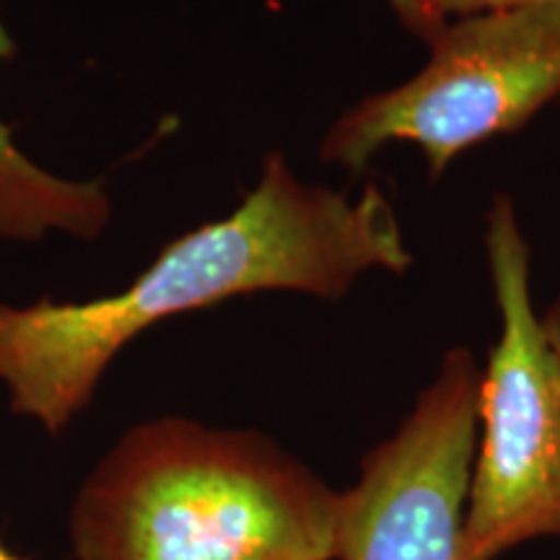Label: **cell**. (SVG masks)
<instances>
[{"instance_id": "obj_1", "label": "cell", "mask_w": 560, "mask_h": 560, "mask_svg": "<svg viewBox=\"0 0 560 560\" xmlns=\"http://www.w3.org/2000/svg\"><path fill=\"white\" fill-rule=\"evenodd\" d=\"M412 255L382 185H312L268 153L255 187L219 221L187 231L122 291L91 301H0V384L11 410L58 436L89 408L122 348L161 322L265 291L340 299L369 270Z\"/></svg>"}, {"instance_id": "obj_2", "label": "cell", "mask_w": 560, "mask_h": 560, "mask_svg": "<svg viewBox=\"0 0 560 560\" xmlns=\"http://www.w3.org/2000/svg\"><path fill=\"white\" fill-rule=\"evenodd\" d=\"M335 503L260 431L156 418L91 470L70 537L75 560H332Z\"/></svg>"}, {"instance_id": "obj_3", "label": "cell", "mask_w": 560, "mask_h": 560, "mask_svg": "<svg viewBox=\"0 0 560 560\" xmlns=\"http://www.w3.org/2000/svg\"><path fill=\"white\" fill-rule=\"evenodd\" d=\"M486 255L501 332L480 380V433L459 560L560 537V371L529 285L520 210L495 195Z\"/></svg>"}, {"instance_id": "obj_4", "label": "cell", "mask_w": 560, "mask_h": 560, "mask_svg": "<svg viewBox=\"0 0 560 560\" xmlns=\"http://www.w3.org/2000/svg\"><path fill=\"white\" fill-rule=\"evenodd\" d=\"M425 66L363 96L322 138L325 164L363 172L389 143H412L439 179L459 153L527 125L560 96V0L446 21Z\"/></svg>"}, {"instance_id": "obj_5", "label": "cell", "mask_w": 560, "mask_h": 560, "mask_svg": "<svg viewBox=\"0 0 560 560\" xmlns=\"http://www.w3.org/2000/svg\"><path fill=\"white\" fill-rule=\"evenodd\" d=\"M482 369L467 348L444 355L400 429L338 490L332 560H459L480 433Z\"/></svg>"}, {"instance_id": "obj_6", "label": "cell", "mask_w": 560, "mask_h": 560, "mask_svg": "<svg viewBox=\"0 0 560 560\" xmlns=\"http://www.w3.org/2000/svg\"><path fill=\"white\" fill-rule=\"evenodd\" d=\"M16 42L0 21V62ZM112 198L96 179H68L26 156L0 120V240L42 242L52 234L91 242L109 226Z\"/></svg>"}, {"instance_id": "obj_7", "label": "cell", "mask_w": 560, "mask_h": 560, "mask_svg": "<svg viewBox=\"0 0 560 560\" xmlns=\"http://www.w3.org/2000/svg\"><path fill=\"white\" fill-rule=\"evenodd\" d=\"M535 3H550V0H418L425 16L431 19L433 26H444L450 16L467 19L478 16V13L488 11H503V9H520V5H535Z\"/></svg>"}, {"instance_id": "obj_8", "label": "cell", "mask_w": 560, "mask_h": 560, "mask_svg": "<svg viewBox=\"0 0 560 560\" xmlns=\"http://www.w3.org/2000/svg\"><path fill=\"white\" fill-rule=\"evenodd\" d=\"M387 3H389V9L395 11V16L400 19L402 24L408 26L412 34H416V37L429 42L433 34L439 32V26L431 24V19L425 16L423 9H420L418 0H387Z\"/></svg>"}, {"instance_id": "obj_9", "label": "cell", "mask_w": 560, "mask_h": 560, "mask_svg": "<svg viewBox=\"0 0 560 560\" xmlns=\"http://www.w3.org/2000/svg\"><path fill=\"white\" fill-rule=\"evenodd\" d=\"M542 325H545V332H548L552 355H556V363L560 371V285H558L556 299H552V304L548 306V312L542 314Z\"/></svg>"}, {"instance_id": "obj_10", "label": "cell", "mask_w": 560, "mask_h": 560, "mask_svg": "<svg viewBox=\"0 0 560 560\" xmlns=\"http://www.w3.org/2000/svg\"><path fill=\"white\" fill-rule=\"evenodd\" d=\"M0 560H24V558H19V556H13V552L5 548L3 542H0Z\"/></svg>"}]
</instances>
